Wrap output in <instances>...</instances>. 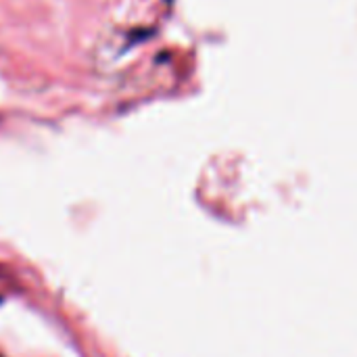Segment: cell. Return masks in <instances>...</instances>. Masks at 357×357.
<instances>
[{"mask_svg": "<svg viewBox=\"0 0 357 357\" xmlns=\"http://www.w3.org/2000/svg\"><path fill=\"white\" fill-rule=\"evenodd\" d=\"M0 303H2V297H0Z\"/></svg>", "mask_w": 357, "mask_h": 357, "instance_id": "cell-1", "label": "cell"}, {"mask_svg": "<svg viewBox=\"0 0 357 357\" xmlns=\"http://www.w3.org/2000/svg\"><path fill=\"white\" fill-rule=\"evenodd\" d=\"M0 357H2V356H0Z\"/></svg>", "mask_w": 357, "mask_h": 357, "instance_id": "cell-2", "label": "cell"}]
</instances>
